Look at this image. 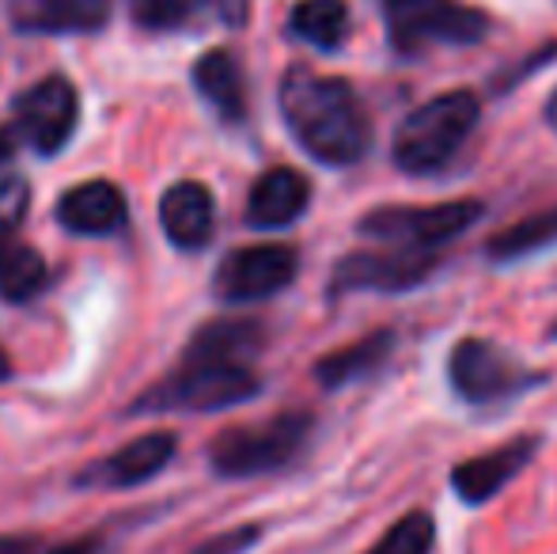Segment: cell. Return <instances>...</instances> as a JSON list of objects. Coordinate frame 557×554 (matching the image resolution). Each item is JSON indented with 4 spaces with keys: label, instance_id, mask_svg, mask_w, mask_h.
<instances>
[{
    "label": "cell",
    "instance_id": "14",
    "mask_svg": "<svg viewBox=\"0 0 557 554\" xmlns=\"http://www.w3.org/2000/svg\"><path fill=\"white\" fill-rule=\"evenodd\" d=\"M129 221V201L122 186L107 178H88L61 194L58 201V224L73 236H114Z\"/></svg>",
    "mask_w": 557,
    "mask_h": 554
},
{
    "label": "cell",
    "instance_id": "2",
    "mask_svg": "<svg viewBox=\"0 0 557 554\" xmlns=\"http://www.w3.org/2000/svg\"><path fill=\"white\" fill-rule=\"evenodd\" d=\"M277 107L288 134L311 160L326 168L364 160L372 145V119L349 81L315 73L311 65H293L281 76Z\"/></svg>",
    "mask_w": 557,
    "mask_h": 554
},
{
    "label": "cell",
    "instance_id": "9",
    "mask_svg": "<svg viewBox=\"0 0 557 554\" xmlns=\"http://www.w3.org/2000/svg\"><path fill=\"white\" fill-rule=\"evenodd\" d=\"M300 270V255L288 244H250L224 255L213 274V293L224 304H255L270 300L288 288Z\"/></svg>",
    "mask_w": 557,
    "mask_h": 554
},
{
    "label": "cell",
    "instance_id": "13",
    "mask_svg": "<svg viewBox=\"0 0 557 554\" xmlns=\"http://www.w3.org/2000/svg\"><path fill=\"white\" fill-rule=\"evenodd\" d=\"M20 35H96L111 23V0H8Z\"/></svg>",
    "mask_w": 557,
    "mask_h": 554
},
{
    "label": "cell",
    "instance_id": "12",
    "mask_svg": "<svg viewBox=\"0 0 557 554\" xmlns=\"http://www.w3.org/2000/svg\"><path fill=\"white\" fill-rule=\"evenodd\" d=\"M543 448L539 433H520L512 441L497 444V448L482 452L474 459H462L451 471V490L462 505H485L535 459V452Z\"/></svg>",
    "mask_w": 557,
    "mask_h": 554
},
{
    "label": "cell",
    "instance_id": "21",
    "mask_svg": "<svg viewBox=\"0 0 557 554\" xmlns=\"http://www.w3.org/2000/svg\"><path fill=\"white\" fill-rule=\"evenodd\" d=\"M550 244H557V206L500 229L497 236H490L485 255H490L493 262H516V259H528V255L543 251V247H550Z\"/></svg>",
    "mask_w": 557,
    "mask_h": 554
},
{
    "label": "cell",
    "instance_id": "29",
    "mask_svg": "<svg viewBox=\"0 0 557 554\" xmlns=\"http://www.w3.org/2000/svg\"><path fill=\"white\" fill-rule=\"evenodd\" d=\"M15 145H20V137H15V130H12V126L0 130V163H4L8 156L15 152Z\"/></svg>",
    "mask_w": 557,
    "mask_h": 554
},
{
    "label": "cell",
    "instance_id": "24",
    "mask_svg": "<svg viewBox=\"0 0 557 554\" xmlns=\"http://www.w3.org/2000/svg\"><path fill=\"white\" fill-rule=\"evenodd\" d=\"M27 206H30L27 178H20V175L0 178V255L15 244L12 236H15V229L23 224V217H27Z\"/></svg>",
    "mask_w": 557,
    "mask_h": 554
},
{
    "label": "cell",
    "instance_id": "8",
    "mask_svg": "<svg viewBox=\"0 0 557 554\" xmlns=\"http://www.w3.org/2000/svg\"><path fill=\"white\" fill-rule=\"evenodd\" d=\"M447 380L451 392L462 403H497L505 395L523 392L528 384H539V377H531L528 365L512 361L500 346L478 338H459L447 354Z\"/></svg>",
    "mask_w": 557,
    "mask_h": 554
},
{
    "label": "cell",
    "instance_id": "5",
    "mask_svg": "<svg viewBox=\"0 0 557 554\" xmlns=\"http://www.w3.org/2000/svg\"><path fill=\"white\" fill-rule=\"evenodd\" d=\"M485 206L478 198H451L433 206H375L357 221V236L391 247H418V251H441L447 239L462 236Z\"/></svg>",
    "mask_w": 557,
    "mask_h": 554
},
{
    "label": "cell",
    "instance_id": "20",
    "mask_svg": "<svg viewBox=\"0 0 557 554\" xmlns=\"http://www.w3.org/2000/svg\"><path fill=\"white\" fill-rule=\"evenodd\" d=\"M349 27L352 12L345 0H296L288 12V30L323 53L337 50L349 38Z\"/></svg>",
    "mask_w": 557,
    "mask_h": 554
},
{
    "label": "cell",
    "instance_id": "30",
    "mask_svg": "<svg viewBox=\"0 0 557 554\" xmlns=\"http://www.w3.org/2000/svg\"><path fill=\"white\" fill-rule=\"evenodd\" d=\"M543 114H546V122H550V130H554V134H557V88L550 91V99H546Z\"/></svg>",
    "mask_w": 557,
    "mask_h": 554
},
{
    "label": "cell",
    "instance_id": "27",
    "mask_svg": "<svg viewBox=\"0 0 557 554\" xmlns=\"http://www.w3.org/2000/svg\"><path fill=\"white\" fill-rule=\"evenodd\" d=\"M35 535H0V554H35Z\"/></svg>",
    "mask_w": 557,
    "mask_h": 554
},
{
    "label": "cell",
    "instance_id": "16",
    "mask_svg": "<svg viewBox=\"0 0 557 554\" xmlns=\"http://www.w3.org/2000/svg\"><path fill=\"white\" fill-rule=\"evenodd\" d=\"M160 224L178 251H201L216 232V201L209 186L194 178L168 186L160 198Z\"/></svg>",
    "mask_w": 557,
    "mask_h": 554
},
{
    "label": "cell",
    "instance_id": "19",
    "mask_svg": "<svg viewBox=\"0 0 557 554\" xmlns=\"http://www.w3.org/2000/svg\"><path fill=\"white\" fill-rule=\"evenodd\" d=\"M391 346H395V334L391 331H372L364 338L349 342V346L334 349V354L319 357L315 361V380L323 387H345L357 384V380L372 377L375 369H383V361L391 357Z\"/></svg>",
    "mask_w": 557,
    "mask_h": 554
},
{
    "label": "cell",
    "instance_id": "25",
    "mask_svg": "<svg viewBox=\"0 0 557 554\" xmlns=\"http://www.w3.org/2000/svg\"><path fill=\"white\" fill-rule=\"evenodd\" d=\"M258 540H262V525H235L213 540L198 543L190 554H247Z\"/></svg>",
    "mask_w": 557,
    "mask_h": 554
},
{
    "label": "cell",
    "instance_id": "28",
    "mask_svg": "<svg viewBox=\"0 0 557 554\" xmlns=\"http://www.w3.org/2000/svg\"><path fill=\"white\" fill-rule=\"evenodd\" d=\"M421 4H433V0H383V12L398 15V12H410V8H421Z\"/></svg>",
    "mask_w": 557,
    "mask_h": 554
},
{
    "label": "cell",
    "instance_id": "7",
    "mask_svg": "<svg viewBox=\"0 0 557 554\" xmlns=\"http://www.w3.org/2000/svg\"><path fill=\"white\" fill-rule=\"evenodd\" d=\"M441 267L436 251L418 247H380V251H352L334 262L331 270V300L349 293H410L425 285Z\"/></svg>",
    "mask_w": 557,
    "mask_h": 554
},
{
    "label": "cell",
    "instance_id": "32",
    "mask_svg": "<svg viewBox=\"0 0 557 554\" xmlns=\"http://www.w3.org/2000/svg\"><path fill=\"white\" fill-rule=\"evenodd\" d=\"M550 334H554V342H557V319H554V327H550Z\"/></svg>",
    "mask_w": 557,
    "mask_h": 554
},
{
    "label": "cell",
    "instance_id": "4",
    "mask_svg": "<svg viewBox=\"0 0 557 554\" xmlns=\"http://www.w3.org/2000/svg\"><path fill=\"white\" fill-rule=\"evenodd\" d=\"M315 418L308 410H285L255 426H232L209 441V467L221 479H258L288 467L311 441Z\"/></svg>",
    "mask_w": 557,
    "mask_h": 554
},
{
    "label": "cell",
    "instance_id": "3",
    "mask_svg": "<svg viewBox=\"0 0 557 554\" xmlns=\"http://www.w3.org/2000/svg\"><path fill=\"white\" fill-rule=\"evenodd\" d=\"M478 119H482V103L474 91L455 88L444 96H433L403 119L395 130V168L406 175H436L455 160L462 145L474 134Z\"/></svg>",
    "mask_w": 557,
    "mask_h": 554
},
{
    "label": "cell",
    "instance_id": "17",
    "mask_svg": "<svg viewBox=\"0 0 557 554\" xmlns=\"http://www.w3.org/2000/svg\"><path fill=\"white\" fill-rule=\"evenodd\" d=\"M311 206V183L296 168H270L255 178L247 194L250 229H288Z\"/></svg>",
    "mask_w": 557,
    "mask_h": 554
},
{
    "label": "cell",
    "instance_id": "31",
    "mask_svg": "<svg viewBox=\"0 0 557 554\" xmlns=\"http://www.w3.org/2000/svg\"><path fill=\"white\" fill-rule=\"evenodd\" d=\"M8 377H12V361H8V354L0 349V384H4Z\"/></svg>",
    "mask_w": 557,
    "mask_h": 554
},
{
    "label": "cell",
    "instance_id": "18",
    "mask_svg": "<svg viewBox=\"0 0 557 554\" xmlns=\"http://www.w3.org/2000/svg\"><path fill=\"white\" fill-rule=\"evenodd\" d=\"M194 88L209 103V111L227 126H239L247 119V76L235 53L206 50L194 61Z\"/></svg>",
    "mask_w": 557,
    "mask_h": 554
},
{
    "label": "cell",
    "instance_id": "1",
    "mask_svg": "<svg viewBox=\"0 0 557 554\" xmlns=\"http://www.w3.org/2000/svg\"><path fill=\"white\" fill-rule=\"evenodd\" d=\"M265 327L255 319H213L183 349V361L133 399L129 415H209L262 392L255 357Z\"/></svg>",
    "mask_w": 557,
    "mask_h": 554
},
{
    "label": "cell",
    "instance_id": "6",
    "mask_svg": "<svg viewBox=\"0 0 557 554\" xmlns=\"http://www.w3.org/2000/svg\"><path fill=\"white\" fill-rule=\"evenodd\" d=\"M76 122H81V96H76L69 76H42L20 91L12 103V122L20 145L35 148L38 156H58L73 140Z\"/></svg>",
    "mask_w": 557,
    "mask_h": 554
},
{
    "label": "cell",
    "instance_id": "22",
    "mask_svg": "<svg viewBox=\"0 0 557 554\" xmlns=\"http://www.w3.org/2000/svg\"><path fill=\"white\" fill-rule=\"evenodd\" d=\"M50 285V267L30 244H12L0 255V300L30 304Z\"/></svg>",
    "mask_w": 557,
    "mask_h": 554
},
{
    "label": "cell",
    "instance_id": "11",
    "mask_svg": "<svg viewBox=\"0 0 557 554\" xmlns=\"http://www.w3.org/2000/svg\"><path fill=\"white\" fill-rule=\"evenodd\" d=\"M178 436L168 429H156V433L133 436L129 444H122L111 456H103L99 464H91L88 471L76 475V487L84 490H129L140 482L156 479L163 467L175 459Z\"/></svg>",
    "mask_w": 557,
    "mask_h": 554
},
{
    "label": "cell",
    "instance_id": "23",
    "mask_svg": "<svg viewBox=\"0 0 557 554\" xmlns=\"http://www.w3.org/2000/svg\"><path fill=\"white\" fill-rule=\"evenodd\" d=\"M433 543H436L433 517L413 509L406 517H398L364 554H433Z\"/></svg>",
    "mask_w": 557,
    "mask_h": 554
},
{
    "label": "cell",
    "instance_id": "15",
    "mask_svg": "<svg viewBox=\"0 0 557 554\" xmlns=\"http://www.w3.org/2000/svg\"><path fill=\"white\" fill-rule=\"evenodd\" d=\"M129 20L148 35L232 27L243 20V0H125Z\"/></svg>",
    "mask_w": 557,
    "mask_h": 554
},
{
    "label": "cell",
    "instance_id": "26",
    "mask_svg": "<svg viewBox=\"0 0 557 554\" xmlns=\"http://www.w3.org/2000/svg\"><path fill=\"white\" fill-rule=\"evenodd\" d=\"M38 554H103V535H84V540L58 543V547H46Z\"/></svg>",
    "mask_w": 557,
    "mask_h": 554
},
{
    "label": "cell",
    "instance_id": "10",
    "mask_svg": "<svg viewBox=\"0 0 557 554\" xmlns=\"http://www.w3.org/2000/svg\"><path fill=\"white\" fill-rule=\"evenodd\" d=\"M387 30L391 42L410 53L421 50V46H474L490 30V15L474 4L433 0V4L387 15Z\"/></svg>",
    "mask_w": 557,
    "mask_h": 554
}]
</instances>
